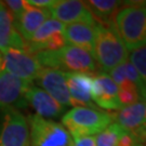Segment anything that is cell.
I'll list each match as a JSON object with an SVG mask.
<instances>
[{"label":"cell","mask_w":146,"mask_h":146,"mask_svg":"<svg viewBox=\"0 0 146 146\" xmlns=\"http://www.w3.org/2000/svg\"><path fill=\"white\" fill-rule=\"evenodd\" d=\"M93 58L104 73L128 61L129 52L116 29L114 22L110 24L96 23L94 26Z\"/></svg>","instance_id":"6da1fadb"},{"label":"cell","mask_w":146,"mask_h":146,"mask_svg":"<svg viewBox=\"0 0 146 146\" xmlns=\"http://www.w3.org/2000/svg\"><path fill=\"white\" fill-rule=\"evenodd\" d=\"M42 67L58 69L64 73H86L94 75L98 66L88 51L66 44L55 51H41L34 54Z\"/></svg>","instance_id":"7a4b0ae2"},{"label":"cell","mask_w":146,"mask_h":146,"mask_svg":"<svg viewBox=\"0 0 146 146\" xmlns=\"http://www.w3.org/2000/svg\"><path fill=\"white\" fill-rule=\"evenodd\" d=\"M114 122L113 114L91 107H73L62 117V125L72 137L95 136Z\"/></svg>","instance_id":"3957f363"},{"label":"cell","mask_w":146,"mask_h":146,"mask_svg":"<svg viewBox=\"0 0 146 146\" xmlns=\"http://www.w3.org/2000/svg\"><path fill=\"white\" fill-rule=\"evenodd\" d=\"M114 24L128 52L146 47V7H121Z\"/></svg>","instance_id":"277c9868"},{"label":"cell","mask_w":146,"mask_h":146,"mask_svg":"<svg viewBox=\"0 0 146 146\" xmlns=\"http://www.w3.org/2000/svg\"><path fill=\"white\" fill-rule=\"evenodd\" d=\"M29 128V146H74L68 131L56 121L37 115L27 118Z\"/></svg>","instance_id":"5b68a950"},{"label":"cell","mask_w":146,"mask_h":146,"mask_svg":"<svg viewBox=\"0 0 146 146\" xmlns=\"http://www.w3.org/2000/svg\"><path fill=\"white\" fill-rule=\"evenodd\" d=\"M0 146H29L25 116L11 106H0Z\"/></svg>","instance_id":"8992f818"},{"label":"cell","mask_w":146,"mask_h":146,"mask_svg":"<svg viewBox=\"0 0 146 146\" xmlns=\"http://www.w3.org/2000/svg\"><path fill=\"white\" fill-rule=\"evenodd\" d=\"M65 25L54 20L48 19L36 31V33L26 41V51L36 54L41 51H55L66 46L63 35Z\"/></svg>","instance_id":"52a82bcc"},{"label":"cell","mask_w":146,"mask_h":146,"mask_svg":"<svg viewBox=\"0 0 146 146\" xmlns=\"http://www.w3.org/2000/svg\"><path fill=\"white\" fill-rule=\"evenodd\" d=\"M2 55L5 58V72L31 84L36 80L42 68L35 55L24 50L10 49L2 52Z\"/></svg>","instance_id":"ba28073f"},{"label":"cell","mask_w":146,"mask_h":146,"mask_svg":"<svg viewBox=\"0 0 146 146\" xmlns=\"http://www.w3.org/2000/svg\"><path fill=\"white\" fill-rule=\"evenodd\" d=\"M50 16L64 25L69 24H87L94 26L95 21L92 13L84 3L79 0H56L52 8L49 9Z\"/></svg>","instance_id":"9c48e42d"},{"label":"cell","mask_w":146,"mask_h":146,"mask_svg":"<svg viewBox=\"0 0 146 146\" xmlns=\"http://www.w3.org/2000/svg\"><path fill=\"white\" fill-rule=\"evenodd\" d=\"M118 87L104 72L94 74L92 77V101L105 110H119L121 105L118 96Z\"/></svg>","instance_id":"30bf717a"},{"label":"cell","mask_w":146,"mask_h":146,"mask_svg":"<svg viewBox=\"0 0 146 146\" xmlns=\"http://www.w3.org/2000/svg\"><path fill=\"white\" fill-rule=\"evenodd\" d=\"M35 81L38 84L37 87L44 90L65 108L72 106V100L69 96L64 72L53 68L42 67Z\"/></svg>","instance_id":"8fae6325"},{"label":"cell","mask_w":146,"mask_h":146,"mask_svg":"<svg viewBox=\"0 0 146 146\" xmlns=\"http://www.w3.org/2000/svg\"><path fill=\"white\" fill-rule=\"evenodd\" d=\"M31 84L7 72L0 75V106H11L17 110L26 107L25 95Z\"/></svg>","instance_id":"7c38bea8"},{"label":"cell","mask_w":146,"mask_h":146,"mask_svg":"<svg viewBox=\"0 0 146 146\" xmlns=\"http://www.w3.org/2000/svg\"><path fill=\"white\" fill-rule=\"evenodd\" d=\"M26 106L35 110V115L44 119L58 118L65 110V107L58 103L51 95L37 86L31 84L25 95Z\"/></svg>","instance_id":"4fadbf2b"},{"label":"cell","mask_w":146,"mask_h":146,"mask_svg":"<svg viewBox=\"0 0 146 146\" xmlns=\"http://www.w3.org/2000/svg\"><path fill=\"white\" fill-rule=\"evenodd\" d=\"M92 77L93 75L86 73H65L72 106L91 107L95 108L92 101Z\"/></svg>","instance_id":"5bb4252c"},{"label":"cell","mask_w":146,"mask_h":146,"mask_svg":"<svg viewBox=\"0 0 146 146\" xmlns=\"http://www.w3.org/2000/svg\"><path fill=\"white\" fill-rule=\"evenodd\" d=\"M10 49L26 51V42L17 31L13 17L3 5L0 9V52Z\"/></svg>","instance_id":"9a60e30c"},{"label":"cell","mask_w":146,"mask_h":146,"mask_svg":"<svg viewBox=\"0 0 146 146\" xmlns=\"http://www.w3.org/2000/svg\"><path fill=\"white\" fill-rule=\"evenodd\" d=\"M50 17L51 16L49 10L36 8L27 2L21 17L15 23V27L22 38L26 42L36 33L37 29Z\"/></svg>","instance_id":"2e32d148"},{"label":"cell","mask_w":146,"mask_h":146,"mask_svg":"<svg viewBox=\"0 0 146 146\" xmlns=\"http://www.w3.org/2000/svg\"><path fill=\"white\" fill-rule=\"evenodd\" d=\"M94 26L81 23L65 25L63 35L65 38L66 44L80 48L93 55L94 35H95Z\"/></svg>","instance_id":"e0dca14e"},{"label":"cell","mask_w":146,"mask_h":146,"mask_svg":"<svg viewBox=\"0 0 146 146\" xmlns=\"http://www.w3.org/2000/svg\"><path fill=\"white\" fill-rule=\"evenodd\" d=\"M146 102H137L135 104L121 107L113 114L115 123L125 131H133L140 128L145 118Z\"/></svg>","instance_id":"ac0fdd59"},{"label":"cell","mask_w":146,"mask_h":146,"mask_svg":"<svg viewBox=\"0 0 146 146\" xmlns=\"http://www.w3.org/2000/svg\"><path fill=\"white\" fill-rule=\"evenodd\" d=\"M84 3L92 13L95 21L101 24H110L114 22L116 12L123 7V1L117 0H89Z\"/></svg>","instance_id":"d6986e66"},{"label":"cell","mask_w":146,"mask_h":146,"mask_svg":"<svg viewBox=\"0 0 146 146\" xmlns=\"http://www.w3.org/2000/svg\"><path fill=\"white\" fill-rule=\"evenodd\" d=\"M122 131L123 129L120 128L117 123H110L106 129L95 135L96 146H117Z\"/></svg>","instance_id":"ffe728a7"},{"label":"cell","mask_w":146,"mask_h":146,"mask_svg":"<svg viewBox=\"0 0 146 146\" xmlns=\"http://www.w3.org/2000/svg\"><path fill=\"white\" fill-rule=\"evenodd\" d=\"M118 90H119L118 91V96H119V102L121 107L135 104L137 102H143L136 87L131 81L123 87L119 88Z\"/></svg>","instance_id":"44dd1931"},{"label":"cell","mask_w":146,"mask_h":146,"mask_svg":"<svg viewBox=\"0 0 146 146\" xmlns=\"http://www.w3.org/2000/svg\"><path fill=\"white\" fill-rule=\"evenodd\" d=\"M128 60L135 67L146 87V47L131 51Z\"/></svg>","instance_id":"7402d4cb"},{"label":"cell","mask_w":146,"mask_h":146,"mask_svg":"<svg viewBox=\"0 0 146 146\" xmlns=\"http://www.w3.org/2000/svg\"><path fill=\"white\" fill-rule=\"evenodd\" d=\"M125 75L128 79L130 80L132 84H134L139 91V93L141 95V100L143 102H146V87L140 75L137 73L135 67L131 64V62L128 60L125 62Z\"/></svg>","instance_id":"603a6c76"},{"label":"cell","mask_w":146,"mask_h":146,"mask_svg":"<svg viewBox=\"0 0 146 146\" xmlns=\"http://www.w3.org/2000/svg\"><path fill=\"white\" fill-rule=\"evenodd\" d=\"M5 5V9L10 12L13 20H14V24L19 21V19L21 17L23 11L26 7L27 1L25 0H7V1H2Z\"/></svg>","instance_id":"cb8c5ba5"},{"label":"cell","mask_w":146,"mask_h":146,"mask_svg":"<svg viewBox=\"0 0 146 146\" xmlns=\"http://www.w3.org/2000/svg\"><path fill=\"white\" fill-rule=\"evenodd\" d=\"M107 74L110 75V78L113 79V81L117 84L118 89L130 82V80L128 79L127 75H125V63H122V64H120L118 66H116L115 68H113L110 73H107Z\"/></svg>","instance_id":"d4e9b609"},{"label":"cell","mask_w":146,"mask_h":146,"mask_svg":"<svg viewBox=\"0 0 146 146\" xmlns=\"http://www.w3.org/2000/svg\"><path fill=\"white\" fill-rule=\"evenodd\" d=\"M117 146H139V144H137L134 135L132 134V132L123 130L119 136Z\"/></svg>","instance_id":"484cf974"},{"label":"cell","mask_w":146,"mask_h":146,"mask_svg":"<svg viewBox=\"0 0 146 146\" xmlns=\"http://www.w3.org/2000/svg\"><path fill=\"white\" fill-rule=\"evenodd\" d=\"M74 146H96L95 136H79L74 137Z\"/></svg>","instance_id":"4316f807"},{"label":"cell","mask_w":146,"mask_h":146,"mask_svg":"<svg viewBox=\"0 0 146 146\" xmlns=\"http://www.w3.org/2000/svg\"><path fill=\"white\" fill-rule=\"evenodd\" d=\"M27 2L31 5L36 7V8L49 10L50 8H52L53 5H54V3L56 2V0H28Z\"/></svg>","instance_id":"83f0119b"},{"label":"cell","mask_w":146,"mask_h":146,"mask_svg":"<svg viewBox=\"0 0 146 146\" xmlns=\"http://www.w3.org/2000/svg\"><path fill=\"white\" fill-rule=\"evenodd\" d=\"M5 72V58H3V55L2 53L0 52V75Z\"/></svg>","instance_id":"f1b7e54d"},{"label":"cell","mask_w":146,"mask_h":146,"mask_svg":"<svg viewBox=\"0 0 146 146\" xmlns=\"http://www.w3.org/2000/svg\"><path fill=\"white\" fill-rule=\"evenodd\" d=\"M143 127H145L146 128V111H145V118H144V122H143Z\"/></svg>","instance_id":"f546056e"},{"label":"cell","mask_w":146,"mask_h":146,"mask_svg":"<svg viewBox=\"0 0 146 146\" xmlns=\"http://www.w3.org/2000/svg\"><path fill=\"white\" fill-rule=\"evenodd\" d=\"M2 5H3V2H2V1H0V9H1V7H2Z\"/></svg>","instance_id":"4dcf8cb0"},{"label":"cell","mask_w":146,"mask_h":146,"mask_svg":"<svg viewBox=\"0 0 146 146\" xmlns=\"http://www.w3.org/2000/svg\"><path fill=\"white\" fill-rule=\"evenodd\" d=\"M141 146H146V144H144V145H141Z\"/></svg>","instance_id":"1f68e13d"}]
</instances>
